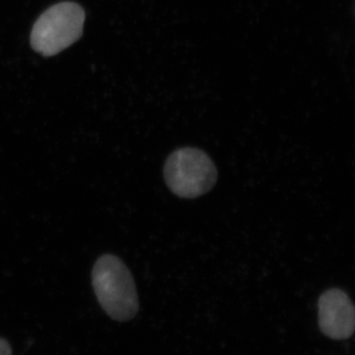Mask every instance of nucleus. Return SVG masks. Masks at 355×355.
<instances>
[{"mask_svg":"<svg viewBox=\"0 0 355 355\" xmlns=\"http://www.w3.org/2000/svg\"><path fill=\"white\" fill-rule=\"evenodd\" d=\"M92 284L100 305L112 319L130 321L139 312L135 280L127 266L118 257L107 254L96 261Z\"/></svg>","mask_w":355,"mask_h":355,"instance_id":"f257e3e1","label":"nucleus"},{"mask_svg":"<svg viewBox=\"0 0 355 355\" xmlns=\"http://www.w3.org/2000/svg\"><path fill=\"white\" fill-rule=\"evenodd\" d=\"M85 12L74 2L65 1L44 11L33 27L32 48L44 57L58 55L83 35Z\"/></svg>","mask_w":355,"mask_h":355,"instance_id":"f03ea898","label":"nucleus"},{"mask_svg":"<svg viewBox=\"0 0 355 355\" xmlns=\"http://www.w3.org/2000/svg\"><path fill=\"white\" fill-rule=\"evenodd\" d=\"M217 169L207 153L193 147L174 151L166 160V184L174 195L196 198L209 193L217 181Z\"/></svg>","mask_w":355,"mask_h":355,"instance_id":"7ed1b4c3","label":"nucleus"},{"mask_svg":"<svg viewBox=\"0 0 355 355\" xmlns=\"http://www.w3.org/2000/svg\"><path fill=\"white\" fill-rule=\"evenodd\" d=\"M320 330L331 340H347L355 328L354 306L345 291H324L318 302Z\"/></svg>","mask_w":355,"mask_h":355,"instance_id":"20e7f679","label":"nucleus"},{"mask_svg":"<svg viewBox=\"0 0 355 355\" xmlns=\"http://www.w3.org/2000/svg\"><path fill=\"white\" fill-rule=\"evenodd\" d=\"M0 355H12L10 345L3 338H0Z\"/></svg>","mask_w":355,"mask_h":355,"instance_id":"39448f33","label":"nucleus"}]
</instances>
